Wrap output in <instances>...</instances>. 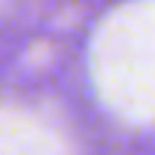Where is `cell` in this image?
<instances>
[]
</instances>
